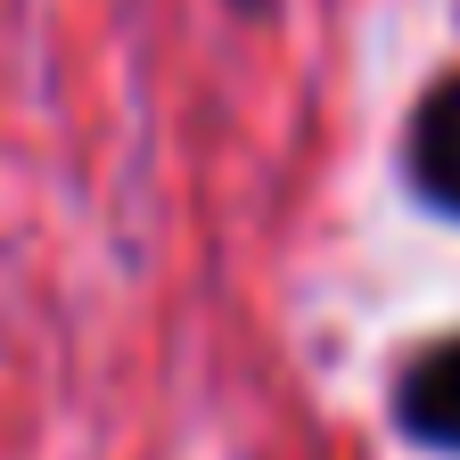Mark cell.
Returning a JSON list of instances; mask_svg holds the SVG:
<instances>
[{"label":"cell","instance_id":"3","mask_svg":"<svg viewBox=\"0 0 460 460\" xmlns=\"http://www.w3.org/2000/svg\"><path fill=\"white\" fill-rule=\"evenodd\" d=\"M230 9H239V17H263V9H271V0H230Z\"/></svg>","mask_w":460,"mask_h":460},{"label":"cell","instance_id":"2","mask_svg":"<svg viewBox=\"0 0 460 460\" xmlns=\"http://www.w3.org/2000/svg\"><path fill=\"white\" fill-rule=\"evenodd\" d=\"M411 181H420L428 206L460 214V75L436 83L411 115Z\"/></svg>","mask_w":460,"mask_h":460},{"label":"cell","instance_id":"1","mask_svg":"<svg viewBox=\"0 0 460 460\" xmlns=\"http://www.w3.org/2000/svg\"><path fill=\"white\" fill-rule=\"evenodd\" d=\"M394 411H402V428H411L420 444L460 452V337L428 345V354H420L411 370H402V386H394Z\"/></svg>","mask_w":460,"mask_h":460}]
</instances>
